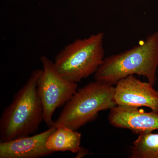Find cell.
<instances>
[{
  "label": "cell",
  "mask_w": 158,
  "mask_h": 158,
  "mask_svg": "<svg viewBox=\"0 0 158 158\" xmlns=\"http://www.w3.org/2000/svg\"><path fill=\"white\" fill-rule=\"evenodd\" d=\"M158 67V32L156 31L142 43L104 58L94 77L96 81L114 85L122 79L136 74L145 77L154 85Z\"/></svg>",
  "instance_id": "cell-2"
},
{
  "label": "cell",
  "mask_w": 158,
  "mask_h": 158,
  "mask_svg": "<svg viewBox=\"0 0 158 158\" xmlns=\"http://www.w3.org/2000/svg\"><path fill=\"white\" fill-rule=\"evenodd\" d=\"M113 85L95 80L77 90L65 104L53 126H64L77 131L93 121L99 112L117 106Z\"/></svg>",
  "instance_id": "cell-3"
},
{
  "label": "cell",
  "mask_w": 158,
  "mask_h": 158,
  "mask_svg": "<svg viewBox=\"0 0 158 158\" xmlns=\"http://www.w3.org/2000/svg\"><path fill=\"white\" fill-rule=\"evenodd\" d=\"M108 120L114 127L138 135L158 130V113L145 112L138 108L116 106L110 109Z\"/></svg>",
  "instance_id": "cell-7"
},
{
  "label": "cell",
  "mask_w": 158,
  "mask_h": 158,
  "mask_svg": "<svg viewBox=\"0 0 158 158\" xmlns=\"http://www.w3.org/2000/svg\"><path fill=\"white\" fill-rule=\"evenodd\" d=\"M149 82H142L135 75L129 76L117 82L114 100L117 106L145 107L158 113V91Z\"/></svg>",
  "instance_id": "cell-6"
},
{
  "label": "cell",
  "mask_w": 158,
  "mask_h": 158,
  "mask_svg": "<svg viewBox=\"0 0 158 158\" xmlns=\"http://www.w3.org/2000/svg\"><path fill=\"white\" fill-rule=\"evenodd\" d=\"M56 127L34 136L0 142V158H37L53 153L46 147V143Z\"/></svg>",
  "instance_id": "cell-8"
},
{
  "label": "cell",
  "mask_w": 158,
  "mask_h": 158,
  "mask_svg": "<svg viewBox=\"0 0 158 158\" xmlns=\"http://www.w3.org/2000/svg\"><path fill=\"white\" fill-rule=\"evenodd\" d=\"M130 149L131 158H158V134L152 132L138 135Z\"/></svg>",
  "instance_id": "cell-10"
},
{
  "label": "cell",
  "mask_w": 158,
  "mask_h": 158,
  "mask_svg": "<svg viewBox=\"0 0 158 158\" xmlns=\"http://www.w3.org/2000/svg\"><path fill=\"white\" fill-rule=\"evenodd\" d=\"M43 69L37 83V90L43 108V121L49 127L53 126L52 116L57 108L65 104L77 90V83L63 77L45 56L40 58Z\"/></svg>",
  "instance_id": "cell-5"
},
{
  "label": "cell",
  "mask_w": 158,
  "mask_h": 158,
  "mask_svg": "<svg viewBox=\"0 0 158 158\" xmlns=\"http://www.w3.org/2000/svg\"><path fill=\"white\" fill-rule=\"evenodd\" d=\"M87 150L85 149H82V148H81V150L79 151V152L77 153V157L78 158H81V156H83L86 155H87Z\"/></svg>",
  "instance_id": "cell-11"
},
{
  "label": "cell",
  "mask_w": 158,
  "mask_h": 158,
  "mask_svg": "<svg viewBox=\"0 0 158 158\" xmlns=\"http://www.w3.org/2000/svg\"><path fill=\"white\" fill-rule=\"evenodd\" d=\"M81 134L64 126H60L49 136L46 147L52 152H79L81 147Z\"/></svg>",
  "instance_id": "cell-9"
},
{
  "label": "cell",
  "mask_w": 158,
  "mask_h": 158,
  "mask_svg": "<svg viewBox=\"0 0 158 158\" xmlns=\"http://www.w3.org/2000/svg\"><path fill=\"white\" fill-rule=\"evenodd\" d=\"M42 69H35L13 96L0 118V142L12 141L35 133L43 121V108L37 90Z\"/></svg>",
  "instance_id": "cell-1"
},
{
  "label": "cell",
  "mask_w": 158,
  "mask_h": 158,
  "mask_svg": "<svg viewBox=\"0 0 158 158\" xmlns=\"http://www.w3.org/2000/svg\"><path fill=\"white\" fill-rule=\"evenodd\" d=\"M104 35L99 32L87 38L76 39L64 47L54 62L59 74L75 83L94 74L104 59Z\"/></svg>",
  "instance_id": "cell-4"
}]
</instances>
